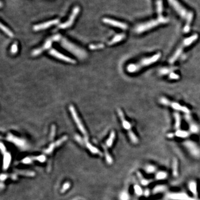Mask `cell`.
<instances>
[{"label":"cell","mask_w":200,"mask_h":200,"mask_svg":"<svg viewBox=\"0 0 200 200\" xmlns=\"http://www.w3.org/2000/svg\"><path fill=\"white\" fill-rule=\"evenodd\" d=\"M161 57V54L160 52H158L149 57L143 58L136 63H131L127 66L126 69L127 72L131 73H136L139 72L143 68L156 63L159 60Z\"/></svg>","instance_id":"6da1fadb"},{"label":"cell","mask_w":200,"mask_h":200,"mask_svg":"<svg viewBox=\"0 0 200 200\" xmlns=\"http://www.w3.org/2000/svg\"><path fill=\"white\" fill-rule=\"evenodd\" d=\"M168 1L178 14L182 18L186 19V23L184 28V31L185 33H188L190 30V25L193 19V12L188 11L177 0H168Z\"/></svg>","instance_id":"7a4b0ae2"},{"label":"cell","mask_w":200,"mask_h":200,"mask_svg":"<svg viewBox=\"0 0 200 200\" xmlns=\"http://www.w3.org/2000/svg\"><path fill=\"white\" fill-rule=\"evenodd\" d=\"M169 19L163 16H158L157 19H152L147 21L145 23H141L138 25L135 28V32L137 34H142L146 31L154 28V27L158 26L160 25L168 23Z\"/></svg>","instance_id":"3957f363"},{"label":"cell","mask_w":200,"mask_h":200,"mask_svg":"<svg viewBox=\"0 0 200 200\" xmlns=\"http://www.w3.org/2000/svg\"><path fill=\"white\" fill-rule=\"evenodd\" d=\"M198 39H199V35L197 34H195L187 38L184 39L182 43H181V45L178 47V48L175 51L172 56L169 58V63L172 64L173 63H175V62L176 61L178 58L180 57L182 52H184L185 48L191 46L193 43L196 41Z\"/></svg>","instance_id":"277c9868"},{"label":"cell","mask_w":200,"mask_h":200,"mask_svg":"<svg viewBox=\"0 0 200 200\" xmlns=\"http://www.w3.org/2000/svg\"><path fill=\"white\" fill-rule=\"evenodd\" d=\"M182 145L193 157L196 159H200V146L198 143L193 140H186L183 142Z\"/></svg>","instance_id":"5b68a950"},{"label":"cell","mask_w":200,"mask_h":200,"mask_svg":"<svg viewBox=\"0 0 200 200\" xmlns=\"http://www.w3.org/2000/svg\"><path fill=\"white\" fill-rule=\"evenodd\" d=\"M159 101H160V103L161 104H162L166 106H169L170 107L172 108L175 111L182 112L185 113V114L190 113V110L187 107L184 106H182L179 103L171 101L164 97H161Z\"/></svg>","instance_id":"8992f818"},{"label":"cell","mask_w":200,"mask_h":200,"mask_svg":"<svg viewBox=\"0 0 200 200\" xmlns=\"http://www.w3.org/2000/svg\"><path fill=\"white\" fill-rule=\"evenodd\" d=\"M166 198L169 200H200L199 197L190 196L188 194L181 192L167 193Z\"/></svg>","instance_id":"52a82bcc"},{"label":"cell","mask_w":200,"mask_h":200,"mask_svg":"<svg viewBox=\"0 0 200 200\" xmlns=\"http://www.w3.org/2000/svg\"><path fill=\"white\" fill-rule=\"evenodd\" d=\"M186 121L189 125V130L191 134H197L200 132V128L199 125L193 119L190 113L186 114L185 116Z\"/></svg>","instance_id":"ba28073f"},{"label":"cell","mask_w":200,"mask_h":200,"mask_svg":"<svg viewBox=\"0 0 200 200\" xmlns=\"http://www.w3.org/2000/svg\"><path fill=\"white\" fill-rule=\"evenodd\" d=\"M80 11V8L78 6H76L73 8L72 12L69 16V19H68V21L65 22V23L60 24L58 26V28H62V29H65V28H69L70 26H71Z\"/></svg>","instance_id":"9c48e42d"},{"label":"cell","mask_w":200,"mask_h":200,"mask_svg":"<svg viewBox=\"0 0 200 200\" xmlns=\"http://www.w3.org/2000/svg\"><path fill=\"white\" fill-rule=\"evenodd\" d=\"M69 110L70 112H71V114H72V117H73V119L75 120V122L77 123V126L78 127L79 130L81 131V132L84 135H85L86 136H87V132L86 131L85 127H84L83 124L81 122V120L79 119L78 116L77 115V112L76 111L75 108H74L72 105H70L69 106Z\"/></svg>","instance_id":"30bf717a"},{"label":"cell","mask_w":200,"mask_h":200,"mask_svg":"<svg viewBox=\"0 0 200 200\" xmlns=\"http://www.w3.org/2000/svg\"><path fill=\"white\" fill-rule=\"evenodd\" d=\"M59 22H60V20L58 19H52V20L46 22L45 23H41V24L35 25L33 27V29L35 31L45 30V29H47V28H49V27L53 26V25L57 24Z\"/></svg>","instance_id":"8fae6325"},{"label":"cell","mask_w":200,"mask_h":200,"mask_svg":"<svg viewBox=\"0 0 200 200\" xmlns=\"http://www.w3.org/2000/svg\"><path fill=\"white\" fill-rule=\"evenodd\" d=\"M102 21L104 23L111 25L114 27H118L122 30H127L128 28V25L126 23H123L115 19H110L109 18H104Z\"/></svg>","instance_id":"7c38bea8"},{"label":"cell","mask_w":200,"mask_h":200,"mask_svg":"<svg viewBox=\"0 0 200 200\" xmlns=\"http://www.w3.org/2000/svg\"><path fill=\"white\" fill-rule=\"evenodd\" d=\"M50 54H51L52 56H53L54 57L58 58L61 60L67 62L69 63H76V62L74 60L71 58L67 57L65 56L64 54L60 53L59 52L57 51L56 50L54 49H51L50 51Z\"/></svg>","instance_id":"4fadbf2b"},{"label":"cell","mask_w":200,"mask_h":200,"mask_svg":"<svg viewBox=\"0 0 200 200\" xmlns=\"http://www.w3.org/2000/svg\"><path fill=\"white\" fill-rule=\"evenodd\" d=\"M118 113H119V115L120 119H121L122 125L123 128L127 131L128 134L132 132L133 131L132 130V125H131V123H130L126 119L124 114H123V112L119 108L118 109Z\"/></svg>","instance_id":"5bb4252c"},{"label":"cell","mask_w":200,"mask_h":200,"mask_svg":"<svg viewBox=\"0 0 200 200\" xmlns=\"http://www.w3.org/2000/svg\"><path fill=\"white\" fill-rule=\"evenodd\" d=\"M188 188L189 191L191 192L193 196L199 197L198 192V185L197 182L195 180H191L188 184Z\"/></svg>","instance_id":"9a60e30c"},{"label":"cell","mask_w":200,"mask_h":200,"mask_svg":"<svg viewBox=\"0 0 200 200\" xmlns=\"http://www.w3.org/2000/svg\"><path fill=\"white\" fill-rule=\"evenodd\" d=\"M137 176L138 177L139 182L141 186H144V187H147L149 185H150L153 182V180L151 178H147L146 177H145L143 175V173H141L140 171L137 172Z\"/></svg>","instance_id":"2e32d148"},{"label":"cell","mask_w":200,"mask_h":200,"mask_svg":"<svg viewBox=\"0 0 200 200\" xmlns=\"http://www.w3.org/2000/svg\"><path fill=\"white\" fill-rule=\"evenodd\" d=\"M62 44H63V46L65 47L66 49H67V50H69L71 52H73L74 54H76L77 55L78 54H81L82 56L84 55V54H81V50H80V49L77 48V49H76L77 47L73 46L72 44H71L70 43H68L67 41H63V42H62Z\"/></svg>","instance_id":"e0dca14e"},{"label":"cell","mask_w":200,"mask_h":200,"mask_svg":"<svg viewBox=\"0 0 200 200\" xmlns=\"http://www.w3.org/2000/svg\"><path fill=\"white\" fill-rule=\"evenodd\" d=\"M52 41H54L53 39L49 40L48 41H47L46 43H45V44L41 48H40V49H38L34 50L32 52V56H37V55H39V54H41V52H43V51H45V50H47V49L50 48L51 46V45H52Z\"/></svg>","instance_id":"ac0fdd59"},{"label":"cell","mask_w":200,"mask_h":200,"mask_svg":"<svg viewBox=\"0 0 200 200\" xmlns=\"http://www.w3.org/2000/svg\"><path fill=\"white\" fill-rule=\"evenodd\" d=\"M167 190V186L163 184H159V185H156L152 190V195H158L160 193H162L166 192Z\"/></svg>","instance_id":"d6986e66"},{"label":"cell","mask_w":200,"mask_h":200,"mask_svg":"<svg viewBox=\"0 0 200 200\" xmlns=\"http://www.w3.org/2000/svg\"><path fill=\"white\" fill-rule=\"evenodd\" d=\"M7 140L8 141H10L12 143H15L16 145H17L21 147L25 146V141H23V140L16 137L15 136H13V135H12L11 134H8L7 137Z\"/></svg>","instance_id":"ffe728a7"},{"label":"cell","mask_w":200,"mask_h":200,"mask_svg":"<svg viewBox=\"0 0 200 200\" xmlns=\"http://www.w3.org/2000/svg\"><path fill=\"white\" fill-rule=\"evenodd\" d=\"M169 176V173L165 171H158L154 175V179L156 181H164L166 180Z\"/></svg>","instance_id":"44dd1931"},{"label":"cell","mask_w":200,"mask_h":200,"mask_svg":"<svg viewBox=\"0 0 200 200\" xmlns=\"http://www.w3.org/2000/svg\"><path fill=\"white\" fill-rule=\"evenodd\" d=\"M143 170L147 174H155L157 172V167L153 164H147L144 167Z\"/></svg>","instance_id":"7402d4cb"},{"label":"cell","mask_w":200,"mask_h":200,"mask_svg":"<svg viewBox=\"0 0 200 200\" xmlns=\"http://www.w3.org/2000/svg\"><path fill=\"white\" fill-rule=\"evenodd\" d=\"M67 139V136H64L61 139H60L59 141H58L57 142H56L55 143H52L50 146L49 147V148L47 149V150L45 151V153H47V154H50L51 153L52 150H54V148L55 147L58 146L59 145H60L62 143H63L65 141H66V140Z\"/></svg>","instance_id":"603a6c76"},{"label":"cell","mask_w":200,"mask_h":200,"mask_svg":"<svg viewBox=\"0 0 200 200\" xmlns=\"http://www.w3.org/2000/svg\"><path fill=\"white\" fill-rule=\"evenodd\" d=\"M177 69V67H163L158 71V73L159 75L161 76H164V75H169V73L174 72Z\"/></svg>","instance_id":"cb8c5ba5"},{"label":"cell","mask_w":200,"mask_h":200,"mask_svg":"<svg viewBox=\"0 0 200 200\" xmlns=\"http://www.w3.org/2000/svg\"><path fill=\"white\" fill-rule=\"evenodd\" d=\"M191 135V133L190 131H185L182 130H178L174 133V136L177 137L178 138L181 139H186L188 138L190 135Z\"/></svg>","instance_id":"d4e9b609"},{"label":"cell","mask_w":200,"mask_h":200,"mask_svg":"<svg viewBox=\"0 0 200 200\" xmlns=\"http://www.w3.org/2000/svg\"><path fill=\"white\" fill-rule=\"evenodd\" d=\"M174 119H175V128L176 130H178L181 129V117L179 113L175 112L174 113Z\"/></svg>","instance_id":"484cf974"},{"label":"cell","mask_w":200,"mask_h":200,"mask_svg":"<svg viewBox=\"0 0 200 200\" xmlns=\"http://www.w3.org/2000/svg\"><path fill=\"white\" fill-rule=\"evenodd\" d=\"M125 37H126V35L123 34L116 35L108 43V45H113V44L116 43H119L120 41H121L122 40H123V39H125Z\"/></svg>","instance_id":"4316f807"},{"label":"cell","mask_w":200,"mask_h":200,"mask_svg":"<svg viewBox=\"0 0 200 200\" xmlns=\"http://www.w3.org/2000/svg\"><path fill=\"white\" fill-rule=\"evenodd\" d=\"M134 190L135 195L137 197H141L143 196V190L141 185L139 184H135L134 186Z\"/></svg>","instance_id":"83f0119b"},{"label":"cell","mask_w":200,"mask_h":200,"mask_svg":"<svg viewBox=\"0 0 200 200\" xmlns=\"http://www.w3.org/2000/svg\"><path fill=\"white\" fill-rule=\"evenodd\" d=\"M172 174L175 176H177L178 175V163L177 160H173L172 165Z\"/></svg>","instance_id":"f1b7e54d"},{"label":"cell","mask_w":200,"mask_h":200,"mask_svg":"<svg viewBox=\"0 0 200 200\" xmlns=\"http://www.w3.org/2000/svg\"><path fill=\"white\" fill-rule=\"evenodd\" d=\"M156 8H157V12L158 16H162L163 10V2H162V0L157 1V2H156Z\"/></svg>","instance_id":"f546056e"},{"label":"cell","mask_w":200,"mask_h":200,"mask_svg":"<svg viewBox=\"0 0 200 200\" xmlns=\"http://www.w3.org/2000/svg\"><path fill=\"white\" fill-rule=\"evenodd\" d=\"M11 161V156L9 154H6L4 157V169H6L8 167Z\"/></svg>","instance_id":"4dcf8cb0"},{"label":"cell","mask_w":200,"mask_h":200,"mask_svg":"<svg viewBox=\"0 0 200 200\" xmlns=\"http://www.w3.org/2000/svg\"><path fill=\"white\" fill-rule=\"evenodd\" d=\"M1 28L9 37H13L14 34L12 33V32L10 29H8L7 27H6L5 26H4V25L2 23H1Z\"/></svg>","instance_id":"1f68e13d"},{"label":"cell","mask_w":200,"mask_h":200,"mask_svg":"<svg viewBox=\"0 0 200 200\" xmlns=\"http://www.w3.org/2000/svg\"><path fill=\"white\" fill-rule=\"evenodd\" d=\"M119 199L120 200H130V195L127 191H123V192H122L120 194Z\"/></svg>","instance_id":"d6a6232c"},{"label":"cell","mask_w":200,"mask_h":200,"mask_svg":"<svg viewBox=\"0 0 200 200\" xmlns=\"http://www.w3.org/2000/svg\"><path fill=\"white\" fill-rule=\"evenodd\" d=\"M86 146L87 147V148H88L89 150H90L93 153V154H101V153L99 152V151L97 150L96 148H95V147L93 146L90 143H88L87 141H86Z\"/></svg>","instance_id":"836d02e7"},{"label":"cell","mask_w":200,"mask_h":200,"mask_svg":"<svg viewBox=\"0 0 200 200\" xmlns=\"http://www.w3.org/2000/svg\"><path fill=\"white\" fill-rule=\"evenodd\" d=\"M169 78L170 80H177L180 78V76L179 75H178L176 73H175V72H172L171 73H169V75H168Z\"/></svg>","instance_id":"e575fe53"},{"label":"cell","mask_w":200,"mask_h":200,"mask_svg":"<svg viewBox=\"0 0 200 200\" xmlns=\"http://www.w3.org/2000/svg\"><path fill=\"white\" fill-rule=\"evenodd\" d=\"M90 49L91 50H97L100 49L104 47V44H98V45H91L90 46Z\"/></svg>","instance_id":"d590c367"},{"label":"cell","mask_w":200,"mask_h":200,"mask_svg":"<svg viewBox=\"0 0 200 200\" xmlns=\"http://www.w3.org/2000/svg\"><path fill=\"white\" fill-rule=\"evenodd\" d=\"M18 51V48H17V43H13L12 46L11 48V52L12 54H15L17 53Z\"/></svg>","instance_id":"8d00e7d4"},{"label":"cell","mask_w":200,"mask_h":200,"mask_svg":"<svg viewBox=\"0 0 200 200\" xmlns=\"http://www.w3.org/2000/svg\"><path fill=\"white\" fill-rule=\"evenodd\" d=\"M152 195V191L150 189L147 188L143 190V196L145 197H149Z\"/></svg>","instance_id":"74e56055"},{"label":"cell","mask_w":200,"mask_h":200,"mask_svg":"<svg viewBox=\"0 0 200 200\" xmlns=\"http://www.w3.org/2000/svg\"><path fill=\"white\" fill-rule=\"evenodd\" d=\"M55 131H56V127H55L54 125H52V128H51V136H50V138L51 140H52L54 137Z\"/></svg>","instance_id":"f35d334b"},{"label":"cell","mask_w":200,"mask_h":200,"mask_svg":"<svg viewBox=\"0 0 200 200\" xmlns=\"http://www.w3.org/2000/svg\"><path fill=\"white\" fill-rule=\"evenodd\" d=\"M69 186H70V185H69V183H66V184H65V185H63V188L62 189V193H64L66 190H67V189L69 188Z\"/></svg>","instance_id":"ab89813d"},{"label":"cell","mask_w":200,"mask_h":200,"mask_svg":"<svg viewBox=\"0 0 200 200\" xmlns=\"http://www.w3.org/2000/svg\"><path fill=\"white\" fill-rule=\"evenodd\" d=\"M1 151H2V152H4V150H5V147H4L2 143H1Z\"/></svg>","instance_id":"60d3db41"},{"label":"cell","mask_w":200,"mask_h":200,"mask_svg":"<svg viewBox=\"0 0 200 200\" xmlns=\"http://www.w3.org/2000/svg\"><path fill=\"white\" fill-rule=\"evenodd\" d=\"M137 200V199H135V200Z\"/></svg>","instance_id":"b9f144b4"}]
</instances>
